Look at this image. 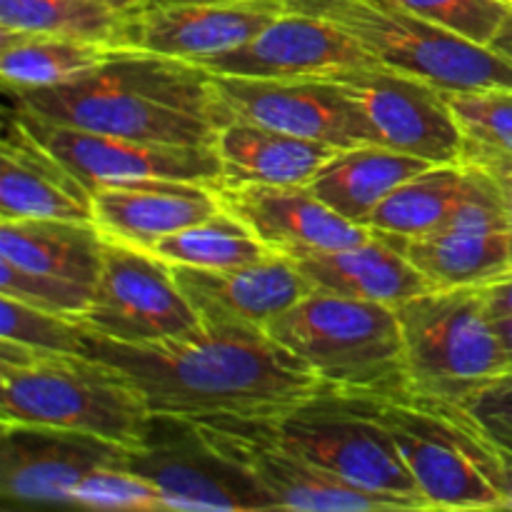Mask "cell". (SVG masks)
I'll list each match as a JSON object with an SVG mask.
<instances>
[{"label": "cell", "mask_w": 512, "mask_h": 512, "mask_svg": "<svg viewBox=\"0 0 512 512\" xmlns=\"http://www.w3.org/2000/svg\"><path fill=\"white\" fill-rule=\"evenodd\" d=\"M273 433L340 480L373 493L395 495L430 510L393 435L378 418L373 395L328 388L288 413L268 418Z\"/></svg>", "instance_id": "ba28073f"}, {"label": "cell", "mask_w": 512, "mask_h": 512, "mask_svg": "<svg viewBox=\"0 0 512 512\" xmlns=\"http://www.w3.org/2000/svg\"><path fill=\"white\" fill-rule=\"evenodd\" d=\"M8 93L15 108L50 123L145 143L218 148L235 120L203 65L143 50H118L65 83Z\"/></svg>", "instance_id": "7a4b0ae2"}, {"label": "cell", "mask_w": 512, "mask_h": 512, "mask_svg": "<svg viewBox=\"0 0 512 512\" xmlns=\"http://www.w3.org/2000/svg\"><path fill=\"white\" fill-rule=\"evenodd\" d=\"M198 65L213 75L238 78H328L380 63L338 25L285 10L253 40Z\"/></svg>", "instance_id": "d6986e66"}, {"label": "cell", "mask_w": 512, "mask_h": 512, "mask_svg": "<svg viewBox=\"0 0 512 512\" xmlns=\"http://www.w3.org/2000/svg\"><path fill=\"white\" fill-rule=\"evenodd\" d=\"M193 3H220V0H148V5H193Z\"/></svg>", "instance_id": "60d3db41"}, {"label": "cell", "mask_w": 512, "mask_h": 512, "mask_svg": "<svg viewBox=\"0 0 512 512\" xmlns=\"http://www.w3.org/2000/svg\"><path fill=\"white\" fill-rule=\"evenodd\" d=\"M0 220L93 223V190L8 113L0 145Z\"/></svg>", "instance_id": "7402d4cb"}, {"label": "cell", "mask_w": 512, "mask_h": 512, "mask_svg": "<svg viewBox=\"0 0 512 512\" xmlns=\"http://www.w3.org/2000/svg\"><path fill=\"white\" fill-rule=\"evenodd\" d=\"M290 13L328 20L380 65L443 90L512 88V63L488 45L470 43L395 0H283Z\"/></svg>", "instance_id": "8992f818"}, {"label": "cell", "mask_w": 512, "mask_h": 512, "mask_svg": "<svg viewBox=\"0 0 512 512\" xmlns=\"http://www.w3.org/2000/svg\"><path fill=\"white\" fill-rule=\"evenodd\" d=\"M0 40V75L8 90L65 83L118 53L110 45L48 33H0Z\"/></svg>", "instance_id": "83f0119b"}, {"label": "cell", "mask_w": 512, "mask_h": 512, "mask_svg": "<svg viewBox=\"0 0 512 512\" xmlns=\"http://www.w3.org/2000/svg\"><path fill=\"white\" fill-rule=\"evenodd\" d=\"M103 270L83 323L120 343H163L203 328L173 265L150 250L103 238Z\"/></svg>", "instance_id": "7c38bea8"}, {"label": "cell", "mask_w": 512, "mask_h": 512, "mask_svg": "<svg viewBox=\"0 0 512 512\" xmlns=\"http://www.w3.org/2000/svg\"><path fill=\"white\" fill-rule=\"evenodd\" d=\"M283 13V0L145 5L130 18L123 50L203 63L253 40Z\"/></svg>", "instance_id": "ffe728a7"}, {"label": "cell", "mask_w": 512, "mask_h": 512, "mask_svg": "<svg viewBox=\"0 0 512 512\" xmlns=\"http://www.w3.org/2000/svg\"><path fill=\"white\" fill-rule=\"evenodd\" d=\"M70 505L95 510H165L163 495L130 468H100L80 480Z\"/></svg>", "instance_id": "836d02e7"}, {"label": "cell", "mask_w": 512, "mask_h": 512, "mask_svg": "<svg viewBox=\"0 0 512 512\" xmlns=\"http://www.w3.org/2000/svg\"><path fill=\"white\" fill-rule=\"evenodd\" d=\"M495 323V330H498V338L500 343H503V350H505V358H508V370L512 375V318H498L493 320Z\"/></svg>", "instance_id": "74e56055"}, {"label": "cell", "mask_w": 512, "mask_h": 512, "mask_svg": "<svg viewBox=\"0 0 512 512\" xmlns=\"http://www.w3.org/2000/svg\"><path fill=\"white\" fill-rule=\"evenodd\" d=\"M220 208L285 258L350 248L373 238V230L335 213L310 185H220Z\"/></svg>", "instance_id": "ac0fdd59"}, {"label": "cell", "mask_w": 512, "mask_h": 512, "mask_svg": "<svg viewBox=\"0 0 512 512\" xmlns=\"http://www.w3.org/2000/svg\"><path fill=\"white\" fill-rule=\"evenodd\" d=\"M503 498L505 510H512V463H505L503 470Z\"/></svg>", "instance_id": "f35d334b"}, {"label": "cell", "mask_w": 512, "mask_h": 512, "mask_svg": "<svg viewBox=\"0 0 512 512\" xmlns=\"http://www.w3.org/2000/svg\"><path fill=\"white\" fill-rule=\"evenodd\" d=\"M505 463H512V375L475 393L463 405Z\"/></svg>", "instance_id": "e575fe53"}, {"label": "cell", "mask_w": 512, "mask_h": 512, "mask_svg": "<svg viewBox=\"0 0 512 512\" xmlns=\"http://www.w3.org/2000/svg\"><path fill=\"white\" fill-rule=\"evenodd\" d=\"M433 163L385 145H358L338 150L320 168L310 188L335 213L365 225L380 203L395 188L423 173Z\"/></svg>", "instance_id": "484cf974"}, {"label": "cell", "mask_w": 512, "mask_h": 512, "mask_svg": "<svg viewBox=\"0 0 512 512\" xmlns=\"http://www.w3.org/2000/svg\"><path fill=\"white\" fill-rule=\"evenodd\" d=\"M463 143L512 158V88L445 90Z\"/></svg>", "instance_id": "4dcf8cb0"}, {"label": "cell", "mask_w": 512, "mask_h": 512, "mask_svg": "<svg viewBox=\"0 0 512 512\" xmlns=\"http://www.w3.org/2000/svg\"><path fill=\"white\" fill-rule=\"evenodd\" d=\"M313 290L398 308L405 300L435 290L398 245L375 233L365 243L295 260Z\"/></svg>", "instance_id": "cb8c5ba5"}, {"label": "cell", "mask_w": 512, "mask_h": 512, "mask_svg": "<svg viewBox=\"0 0 512 512\" xmlns=\"http://www.w3.org/2000/svg\"><path fill=\"white\" fill-rule=\"evenodd\" d=\"M128 468L155 485L165 510L263 512L275 510L248 468L210 443L198 420L150 413Z\"/></svg>", "instance_id": "9c48e42d"}, {"label": "cell", "mask_w": 512, "mask_h": 512, "mask_svg": "<svg viewBox=\"0 0 512 512\" xmlns=\"http://www.w3.org/2000/svg\"><path fill=\"white\" fill-rule=\"evenodd\" d=\"M335 153L328 143L235 118L218 138L220 185H310Z\"/></svg>", "instance_id": "d4e9b609"}, {"label": "cell", "mask_w": 512, "mask_h": 512, "mask_svg": "<svg viewBox=\"0 0 512 512\" xmlns=\"http://www.w3.org/2000/svg\"><path fill=\"white\" fill-rule=\"evenodd\" d=\"M13 113L93 193L108 185L140 180H185L213 188L223 183L218 148L145 143L50 123L23 108H15Z\"/></svg>", "instance_id": "5bb4252c"}, {"label": "cell", "mask_w": 512, "mask_h": 512, "mask_svg": "<svg viewBox=\"0 0 512 512\" xmlns=\"http://www.w3.org/2000/svg\"><path fill=\"white\" fill-rule=\"evenodd\" d=\"M0 315H3L0 340H13L50 353H85L90 328L80 318L35 308L8 295H0Z\"/></svg>", "instance_id": "1f68e13d"}, {"label": "cell", "mask_w": 512, "mask_h": 512, "mask_svg": "<svg viewBox=\"0 0 512 512\" xmlns=\"http://www.w3.org/2000/svg\"><path fill=\"white\" fill-rule=\"evenodd\" d=\"M328 78L358 100L380 145L433 165L460 163L463 133L443 88L385 65L343 70Z\"/></svg>", "instance_id": "2e32d148"}, {"label": "cell", "mask_w": 512, "mask_h": 512, "mask_svg": "<svg viewBox=\"0 0 512 512\" xmlns=\"http://www.w3.org/2000/svg\"><path fill=\"white\" fill-rule=\"evenodd\" d=\"M180 290L203 325L268 328L273 318L313 293L293 258L270 255L258 263L228 270L173 265Z\"/></svg>", "instance_id": "44dd1931"}, {"label": "cell", "mask_w": 512, "mask_h": 512, "mask_svg": "<svg viewBox=\"0 0 512 512\" xmlns=\"http://www.w3.org/2000/svg\"><path fill=\"white\" fill-rule=\"evenodd\" d=\"M265 333L330 388L373 398L410 393L393 305L313 290L270 320Z\"/></svg>", "instance_id": "277c9868"}, {"label": "cell", "mask_w": 512, "mask_h": 512, "mask_svg": "<svg viewBox=\"0 0 512 512\" xmlns=\"http://www.w3.org/2000/svg\"><path fill=\"white\" fill-rule=\"evenodd\" d=\"M463 165L468 188L445 228L425 238L385 235L435 288H483L512 273L508 210L498 183L483 168Z\"/></svg>", "instance_id": "4fadbf2b"}, {"label": "cell", "mask_w": 512, "mask_h": 512, "mask_svg": "<svg viewBox=\"0 0 512 512\" xmlns=\"http://www.w3.org/2000/svg\"><path fill=\"white\" fill-rule=\"evenodd\" d=\"M128 375L150 413L203 420L278 418L325 385L263 328L203 325L163 343H120L90 330L85 353Z\"/></svg>", "instance_id": "6da1fadb"}, {"label": "cell", "mask_w": 512, "mask_h": 512, "mask_svg": "<svg viewBox=\"0 0 512 512\" xmlns=\"http://www.w3.org/2000/svg\"><path fill=\"white\" fill-rule=\"evenodd\" d=\"M210 443L238 460L273 500L275 510L305 512H368V510H420L395 495L358 488L330 470L320 468L303 453L285 445L270 428L268 418H218L198 420Z\"/></svg>", "instance_id": "8fae6325"}, {"label": "cell", "mask_w": 512, "mask_h": 512, "mask_svg": "<svg viewBox=\"0 0 512 512\" xmlns=\"http://www.w3.org/2000/svg\"><path fill=\"white\" fill-rule=\"evenodd\" d=\"M238 120L328 143L338 150L380 145L358 100L330 78H238L215 75Z\"/></svg>", "instance_id": "9a60e30c"}, {"label": "cell", "mask_w": 512, "mask_h": 512, "mask_svg": "<svg viewBox=\"0 0 512 512\" xmlns=\"http://www.w3.org/2000/svg\"><path fill=\"white\" fill-rule=\"evenodd\" d=\"M468 188V170L463 163L430 165L423 173L395 188L365 228L395 238H425L450 223Z\"/></svg>", "instance_id": "4316f807"}, {"label": "cell", "mask_w": 512, "mask_h": 512, "mask_svg": "<svg viewBox=\"0 0 512 512\" xmlns=\"http://www.w3.org/2000/svg\"><path fill=\"white\" fill-rule=\"evenodd\" d=\"M108 0H0V33H48L123 50L130 18Z\"/></svg>", "instance_id": "f1b7e54d"}, {"label": "cell", "mask_w": 512, "mask_h": 512, "mask_svg": "<svg viewBox=\"0 0 512 512\" xmlns=\"http://www.w3.org/2000/svg\"><path fill=\"white\" fill-rule=\"evenodd\" d=\"M483 298L488 305L490 318H512V273L503 275V278L493 280V283L483 285Z\"/></svg>", "instance_id": "d590c367"}, {"label": "cell", "mask_w": 512, "mask_h": 512, "mask_svg": "<svg viewBox=\"0 0 512 512\" xmlns=\"http://www.w3.org/2000/svg\"><path fill=\"white\" fill-rule=\"evenodd\" d=\"M488 48L495 50V53H498L500 58H505V60H508V63H512V10H510L508 18H505L503 28L498 30V35H495L493 43H490Z\"/></svg>", "instance_id": "8d00e7d4"}, {"label": "cell", "mask_w": 512, "mask_h": 512, "mask_svg": "<svg viewBox=\"0 0 512 512\" xmlns=\"http://www.w3.org/2000/svg\"><path fill=\"white\" fill-rule=\"evenodd\" d=\"M148 250L170 265L205 270L243 268L275 255L250 233L248 225L223 208L213 218L168 235Z\"/></svg>", "instance_id": "f546056e"}, {"label": "cell", "mask_w": 512, "mask_h": 512, "mask_svg": "<svg viewBox=\"0 0 512 512\" xmlns=\"http://www.w3.org/2000/svg\"><path fill=\"white\" fill-rule=\"evenodd\" d=\"M0 433V493L8 503H68L95 470L128 468L130 448L100 435L28 423H3Z\"/></svg>", "instance_id": "e0dca14e"}, {"label": "cell", "mask_w": 512, "mask_h": 512, "mask_svg": "<svg viewBox=\"0 0 512 512\" xmlns=\"http://www.w3.org/2000/svg\"><path fill=\"white\" fill-rule=\"evenodd\" d=\"M103 233L78 220H0V295L83 320L103 270Z\"/></svg>", "instance_id": "30bf717a"}, {"label": "cell", "mask_w": 512, "mask_h": 512, "mask_svg": "<svg viewBox=\"0 0 512 512\" xmlns=\"http://www.w3.org/2000/svg\"><path fill=\"white\" fill-rule=\"evenodd\" d=\"M150 408L133 380L80 353L0 340V420L100 435L138 448Z\"/></svg>", "instance_id": "3957f363"}, {"label": "cell", "mask_w": 512, "mask_h": 512, "mask_svg": "<svg viewBox=\"0 0 512 512\" xmlns=\"http://www.w3.org/2000/svg\"><path fill=\"white\" fill-rule=\"evenodd\" d=\"M108 3H113L115 8L128 10V13H138V10H143L148 5V0H108Z\"/></svg>", "instance_id": "ab89813d"}, {"label": "cell", "mask_w": 512, "mask_h": 512, "mask_svg": "<svg viewBox=\"0 0 512 512\" xmlns=\"http://www.w3.org/2000/svg\"><path fill=\"white\" fill-rule=\"evenodd\" d=\"M218 210V188L185 180H140L93 193V223L103 238L140 250L213 218Z\"/></svg>", "instance_id": "603a6c76"}, {"label": "cell", "mask_w": 512, "mask_h": 512, "mask_svg": "<svg viewBox=\"0 0 512 512\" xmlns=\"http://www.w3.org/2000/svg\"><path fill=\"white\" fill-rule=\"evenodd\" d=\"M410 13L478 45H490L512 10V0H395Z\"/></svg>", "instance_id": "d6a6232c"}, {"label": "cell", "mask_w": 512, "mask_h": 512, "mask_svg": "<svg viewBox=\"0 0 512 512\" xmlns=\"http://www.w3.org/2000/svg\"><path fill=\"white\" fill-rule=\"evenodd\" d=\"M495 155H500V153H495ZM500 158H503V160H505V163H508V165H510V168H512V158H508V155H500Z\"/></svg>", "instance_id": "b9f144b4"}, {"label": "cell", "mask_w": 512, "mask_h": 512, "mask_svg": "<svg viewBox=\"0 0 512 512\" xmlns=\"http://www.w3.org/2000/svg\"><path fill=\"white\" fill-rule=\"evenodd\" d=\"M410 393L465 405L510 373L480 288H435L398 305Z\"/></svg>", "instance_id": "52a82bcc"}, {"label": "cell", "mask_w": 512, "mask_h": 512, "mask_svg": "<svg viewBox=\"0 0 512 512\" xmlns=\"http://www.w3.org/2000/svg\"><path fill=\"white\" fill-rule=\"evenodd\" d=\"M375 410L430 510H505V460L463 405L408 393Z\"/></svg>", "instance_id": "5b68a950"}]
</instances>
